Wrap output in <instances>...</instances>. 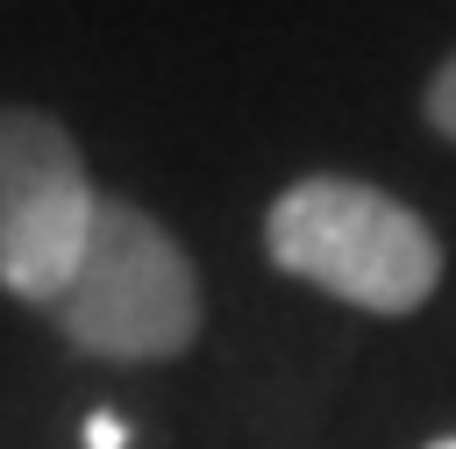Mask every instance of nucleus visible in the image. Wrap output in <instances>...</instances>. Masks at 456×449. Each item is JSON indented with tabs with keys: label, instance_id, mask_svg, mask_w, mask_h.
I'll list each match as a JSON object with an SVG mask.
<instances>
[{
	"label": "nucleus",
	"instance_id": "nucleus-1",
	"mask_svg": "<svg viewBox=\"0 0 456 449\" xmlns=\"http://www.w3.org/2000/svg\"><path fill=\"white\" fill-rule=\"evenodd\" d=\"M264 249L285 278L321 285L363 314H413L442 285L435 228L406 200L328 171L278 192V207L264 214Z\"/></svg>",
	"mask_w": 456,
	"mask_h": 449
},
{
	"label": "nucleus",
	"instance_id": "nucleus-2",
	"mask_svg": "<svg viewBox=\"0 0 456 449\" xmlns=\"http://www.w3.org/2000/svg\"><path fill=\"white\" fill-rule=\"evenodd\" d=\"M43 314L86 356L164 363V356L192 349V335H200V278H192L185 249L142 207L100 192L93 235H86L71 278L57 285V299Z\"/></svg>",
	"mask_w": 456,
	"mask_h": 449
},
{
	"label": "nucleus",
	"instance_id": "nucleus-3",
	"mask_svg": "<svg viewBox=\"0 0 456 449\" xmlns=\"http://www.w3.org/2000/svg\"><path fill=\"white\" fill-rule=\"evenodd\" d=\"M93 207L78 143L36 107H0V292L50 306L93 235Z\"/></svg>",
	"mask_w": 456,
	"mask_h": 449
},
{
	"label": "nucleus",
	"instance_id": "nucleus-4",
	"mask_svg": "<svg viewBox=\"0 0 456 449\" xmlns=\"http://www.w3.org/2000/svg\"><path fill=\"white\" fill-rule=\"evenodd\" d=\"M420 114H428V128H435V135H449V143H456V57H449V64L428 78V93H420Z\"/></svg>",
	"mask_w": 456,
	"mask_h": 449
},
{
	"label": "nucleus",
	"instance_id": "nucleus-5",
	"mask_svg": "<svg viewBox=\"0 0 456 449\" xmlns=\"http://www.w3.org/2000/svg\"><path fill=\"white\" fill-rule=\"evenodd\" d=\"M93 449H121V428L114 420H93Z\"/></svg>",
	"mask_w": 456,
	"mask_h": 449
},
{
	"label": "nucleus",
	"instance_id": "nucleus-6",
	"mask_svg": "<svg viewBox=\"0 0 456 449\" xmlns=\"http://www.w3.org/2000/svg\"><path fill=\"white\" fill-rule=\"evenodd\" d=\"M428 449H456V435H442V442H428Z\"/></svg>",
	"mask_w": 456,
	"mask_h": 449
}]
</instances>
